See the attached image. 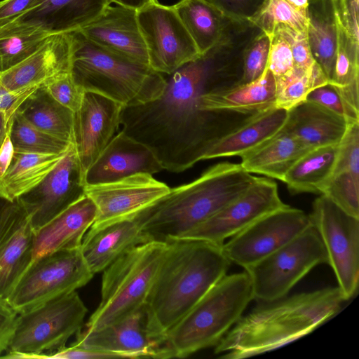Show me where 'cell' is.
<instances>
[{
	"label": "cell",
	"instance_id": "1",
	"mask_svg": "<svg viewBox=\"0 0 359 359\" xmlns=\"http://www.w3.org/2000/svg\"><path fill=\"white\" fill-rule=\"evenodd\" d=\"M168 76L157 100L123 107L121 125L126 134L151 149L163 170L180 172L201 161L224 135L217 123L227 112L201 109L202 95L220 86L207 53Z\"/></svg>",
	"mask_w": 359,
	"mask_h": 359
},
{
	"label": "cell",
	"instance_id": "2",
	"mask_svg": "<svg viewBox=\"0 0 359 359\" xmlns=\"http://www.w3.org/2000/svg\"><path fill=\"white\" fill-rule=\"evenodd\" d=\"M165 242L144 304L149 332L160 346L170 330L226 274L231 264L222 245L188 238Z\"/></svg>",
	"mask_w": 359,
	"mask_h": 359
},
{
	"label": "cell",
	"instance_id": "3",
	"mask_svg": "<svg viewBox=\"0 0 359 359\" xmlns=\"http://www.w3.org/2000/svg\"><path fill=\"white\" fill-rule=\"evenodd\" d=\"M344 302L334 287L264 302L241 317L215 346V353L241 359L275 350L311 333L336 315Z\"/></svg>",
	"mask_w": 359,
	"mask_h": 359
},
{
	"label": "cell",
	"instance_id": "4",
	"mask_svg": "<svg viewBox=\"0 0 359 359\" xmlns=\"http://www.w3.org/2000/svg\"><path fill=\"white\" fill-rule=\"evenodd\" d=\"M257 178L240 163H219L132 217L151 241L180 238L240 196Z\"/></svg>",
	"mask_w": 359,
	"mask_h": 359
},
{
	"label": "cell",
	"instance_id": "5",
	"mask_svg": "<svg viewBox=\"0 0 359 359\" xmlns=\"http://www.w3.org/2000/svg\"><path fill=\"white\" fill-rule=\"evenodd\" d=\"M69 33L70 73L83 91L102 95L123 107L145 104L163 94L166 80L162 74L99 46L79 30Z\"/></svg>",
	"mask_w": 359,
	"mask_h": 359
},
{
	"label": "cell",
	"instance_id": "6",
	"mask_svg": "<svg viewBox=\"0 0 359 359\" xmlns=\"http://www.w3.org/2000/svg\"><path fill=\"white\" fill-rule=\"evenodd\" d=\"M253 299L250 279L245 270L226 274L170 330L158 358H184L216 346Z\"/></svg>",
	"mask_w": 359,
	"mask_h": 359
},
{
	"label": "cell",
	"instance_id": "7",
	"mask_svg": "<svg viewBox=\"0 0 359 359\" xmlns=\"http://www.w3.org/2000/svg\"><path fill=\"white\" fill-rule=\"evenodd\" d=\"M165 248L166 242L149 241L129 250L107 267L100 304L83 327L96 330L142 308Z\"/></svg>",
	"mask_w": 359,
	"mask_h": 359
},
{
	"label": "cell",
	"instance_id": "8",
	"mask_svg": "<svg viewBox=\"0 0 359 359\" xmlns=\"http://www.w3.org/2000/svg\"><path fill=\"white\" fill-rule=\"evenodd\" d=\"M88 309L72 292L18 313L15 330L4 358H47L66 346L84 325Z\"/></svg>",
	"mask_w": 359,
	"mask_h": 359
},
{
	"label": "cell",
	"instance_id": "9",
	"mask_svg": "<svg viewBox=\"0 0 359 359\" xmlns=\"http://www.w3.org/2000/svg\"><path fill=\"white\" fill-rule=\"evenodd\" d=\"M327 264L325 247L311 224L283 247L244 269L253 298L270 302L285 297L312 269Z\"/></svg>",
	"mask_w": 359,
	"mask_h": 359
},
{
	"label": "cell",
	"instance_id": "10",
	"mask_svg": "<svg viewBox=\"0 0 359 359\" xmlns=\"http://www.w3.org/2000/svg\"><path fill=\"white\" fill-rule=\"evenodd\" d=\"M93 276L80 248L55 251L33 259L5 300L22 313L76 291Z\"/></svg>",
	"mask_w": 359,
	"mask_h": 359
},
{
	"label": "cell",
	"instance_id": "11",
	"mask_svg": "<svg viewBox=\"0 0 359 359\" xmlns=\"http://www.w3.org/2000/svg\"><path fill=\"white\" fill-rule=\"evenodd\" d=\"M325 247L345 299L357 292L359 282V218L351 216L325 195L315 199L309 214Z\"/></svg>",
	"mask_w": 359,
	"mask_h": 359
},
{
	"label": "cell",
	"instance_id": "12",
	"mask_svg": "<svg viewBox=\"0 0 359 359\" xmlns=\"http://www.w3.org/2000/svg\"><path fill=\"white\" fill-rule=\"evenodd\" d=\"M137 17L154 71L170 75L201 55L173 6L154 0L138 9Z\"/></svg>",
	"mask_w": 359,
	"mask_h": 359
},
{
	"label": "cell",
	"instance_id": "13",
	"mask_svg": "<svg viewBox=\"0 0 359 359\" xmlns=\"http://www.w3.org/2000/svg\"><path fill=\"white\" fill-rule=\"evenodd\" d=\"M311 224L309 215L286 206L260 218L222 245L225 256L244 269L294 239Z\"/></svg>",
	"mask_w": 359,
	"mask_h": 359
},
{
	"label": "cell",
	"instance_id": "14",
	"mask_svg": "<svg viewBox=\"0 0 359 359\" xmlns=\"http://www.w3.org/2000/svg\"><path fill=\"white\" fill-rule=\"evenodd\" d=\"M278 184L271 178L258 177L240 196L180 238L223 245L264 216L286 206Z\"/></svg>",
	"mask_w": 359,
	"mask_h": 359
},
{
	"label": "cell",
	"instance_id": "15",
	"mask_svg": "<svg viewBox=\"0 0 359 359\" xmlns=\"http://www.w3.org/2000/svg\"><path fill=\"white\" fill-rule=\"evenodd\" d=\"M33 191L17 201L34 233L85 195L83 175L72 142L60 161Z\"/></svg>",
	"mask_w": 359,
	"mask_h": 359
},
{
	"label": "cell",
	"instance_id": "16",
	"mask_svg": "<svg viewBox=\"0 0 359 359\" xmlns=\"http://www.w3.org/2000/svg\"><path fill=\"white\" fill-rule=\"evenodd\" d=\"M170 188L148 173H136L119 180L85 187L94 203L96 217L90 228L130 217L165 196Z\"/></svg>",
	"mask_w": 359,
	"mask_h": 359
},
{
	"label": "cell",
	"instance_id": "17",
	"mask_svg": "<svg viewBox=\"0 0 359 359\" xmlns=\"http://www.w3.org/2000/svg\"><path fill=\"white\" fill-rule=\"evenodd\" d=\"M109 5L108 0H35L26 12L0 27V36L69 33L90 22Z\"/></svg>",
	"mask_w": 359,
	"mask_h": 359
},
{
	"label": "cell",
	"instance_id": "18",
	"mask_svg": "<svg viewBox=\"0 0 359 359\" xmlns=\"http://www.w3.org/2000/svg\"><path fill=\"white\" fill-rule=\"evenodd\" d=\"M123 106L98 93L84 91L74 113L73 140L83 175L115 136Z\"/></svg>",
	"mask_w": 359,
	"mask_h": 359
},
{
	"label": "cell",
	"instance_id": "19",
	"mask_svg": "<svg viewBox=\"0 0 359 359\" xmlns=\"http://www.w3.org/2000/svg\"><path fill=\"white\" fill-rule=\"evenodd\" d=\"M75 346L111 352L121 358H158L159 343L151 335L144 306L126 318L96 330L83 327Z\"/></svg>",
	"mask_w": 359,
	"mask_h": 359
},
{
	"label": "cell",
	"instance_id": "20",
	"mask_svg": "<svg viewBox=\"0 0 359 359\" xmlns=\"http://www.w3.org/2000/svg\"><path fill=\"white\" fill-rule=\"evenodd\" d=\"M79 30L99 46L132 61L149 65L136 10L110 4Z\"/></svg>",
	"mask_w": 359,
	"mask_h": 359
},
{
	"label": "cell",
	"instance_id": "21",
	"mask_svg": "<svg viewBox=\"0 0 359 359\" xmlns=\"http://www.w3.org/2000/svg\"><path fill=\"white\" fill-rule=\"evenodd\" d=\"M162 170L150 148L121 130L88 168L83 180L86 187L115 182L140 172L153 175Z\"/></svg>",
	"mask_w": 359,
	"mask_h": 359
},
{
	"label": "cell",
	"instance_id": "22",
	"mask_svg": "<svg viewBox=\"0 0 359 359\" xmlns=\"http://www.w3.org/2000/svg\"><path fill=\"white\" fill-rule=\"evenodd\" d=\"M69 33L52 34L28 57L0 72V85L13 90L43 84L49 79L70 72Z\"/></svg>",
	"mask_w": 359,
	"mask_h": 359
},
{
	"label": "cell",
	"instance_id": "23",
	"mask_svg": "<svg viewBox=\"0 0 359 359\" xmlns=\"http://www.w3.org/2000/svg\"><path fill=\"white\" fill-rule=\"evenodd\" d=\"M151 241L133 217L119 219L97 228H89L80 246L82 256L95 275L129 250Z\"/></svg>",
	"mask_w": 359,
	"mask_h": 359
},
{
	"label": "cell",
	"instance_id": "24",
	"mask_svg": "<svg viewBox=\"0 0 359 359\" xmlns=\"http://www.w3.org/2000/svg\"><path fill=\"white\" fill-rule=\"evenodd\" d=\"M97 209L86 194L34 233V259L80 248L96 217Z\"/></svg>",
	"mask_w": 359,
	"mask_h": 359
},
{
	"label": "cell",
	"instance_id": "25",
	"mask_svg": "<svg viewBox=\"0 0 359 359\" xmlns=\"http://www.w3.org/2000/svg\"><path fill=\"white\" fill-rule=\"evenodd\" d=\"M349 125L344 117L330 109L304 100L287 110L281 130L315 149L339 144Z\"/></svg>",
	"mask_w": 359,
	"mask_h": 359
},
{
	"label": "cell",
	"instance_id": "26",
	"mask_svg": "<svg viewBox=\"0 0 359 359\" xmlns=\"http://www.w3.org/2000/svg\"><path fill=\"white\" fill-rule=\"evenodd\" d=\"M276 82L267 68L257 79L205 91L201 109L207 111L254 114L275 107Z\"/></svg>",
	"mask_w": 359,
	"mask_h": 359
},
{
	"label": "cell",
	"instance_id": "27",
	"mask_svg": "<svg viewBox=\"0 0 359 359\" xmlns=\"http://www.w3.org/2000/svg\"><path fill=\"white\" fill-rule=\"evenodd\" d=\"M287 116V110L276 107L251 114L240 126L219 137L206 151L202 160L241 157L280 132Z\"/></svg>",
	"mask_w": 359,
	"mask_h": 359
},
{
	"label": "cell",
	"instance_id": "28",
	"mask_svg": "<svg viewBox=\"0 0 359 359\" xmlns=\"http://www.w3.org/2000/svg\"><path fill=\"white\" fill-rule=\"evenodd\" d=\"M313 149L280 130L275 136L241 156V165L251 174L283 181L295 163Z\"/></svg>",
	"mask_w": 359,
	"mask_h": 359
},
{
	"label": "cell",
	"instance_id": "29",
	"mask_svg": "<svg viewBox=\"0 0 359 359\" xmlns=\"http://www.w3.org/2000/svg\"><path fill=\"white\" fill-rule=\"evenodd\" d=\"M337 0H308L307 37L315 62L331 79L337 37Z\"/></svg>",
	"mask_w": 359,
	"mask_h": 359
},
{
	"label": "cell",
	"instance_id": "30",
	"mask_svg": "<svg viewBox=\"0 0 359 359\" xmlns=\"http://www.w3.org/2000/svg\"><path fill=\"white\" fill-rule=\"evenodd\" d=\"M67 151L60 154L15 151L8 169L0 177V198L13 202L34 190Z\"/></svg>",
	"mask_w": 359,
	"mask_h": 359
},
{
	"label": "cell",
	"instance_id": "31",
	"mask_svg": "<svg viewBox=\"0 0 359 359\" xmlns=\"http://www.w3.org/2000/svg\"><path fill=\"white\" fill-rule=\"evenodd\" d=\"M339 144L310 150L290 168L284 182L292 194H321L330 180L337 159Z\"/></svg>",
	"mask_w": 359,
	"mask_h": 359
},
{
	"label": "cell",
	"instance_id": "32",
	"mask_svg": "<svg viewBox=\"0 0 359 359\" xmlns=\"http://www.w3.org/2000/svg\"><path fill=\"white\" fill-rule=\"evenodd\" d=\"M173 7L200 55L215 46L228 18L205 0H180Z\"/></svg>",
	"mask_w": 359,
	"mask_h": 359
},
{
	"label": "cell",
	"instance_id": "33",
	"mask_svg": "<svg viewBox=\"0 0 359 359\" xmlns=\"http://www.w3.org/2000/svg\"><path fill=\"white\" fill-rule=\"evenodd\" d=\"M34 232L27 216L0 247V299H5L34 259Z\"/></svg>",
	"mask_w": 359,
	"mask_h": 359
},
{
	"label": "cell",
	"instance_id": "34",
	"mask_svg": "<svg viewBox=\"0 0 359 359\" xmlns=\"http://www.w3.org/2000/svg\"><path fill=\"white\" fill-rule=\"evenodd\" d=\"M329 83L349 108L359 111V42L349 34L339 16L335 62Z\"/></svg>",
	"mask_w": 359,
	"mask_h": 359
},
{
	"label": "cell",
	"instance_id": "35",
	"mask_svg": "<svg viewBox=\"0 0 359 359\" xmlns=\"http://www.w3.org/2000/svg\"><path fill=\"white\" fill-rule=\"evenodd\" d=\"M33 94L19 109L22 116L38 129L62 140L72 142L74 113L46 93Z\"/></svg>",
	"mask_w": 359,
	"mask_h": 359
},
{
	"label": "cell",
	"instance_id": "36",
	"mask_svg": "<svg viewBox=\"0 0 359 359\" xmlns=\"http://www.w3.org/2000/svg\"><path fill=\"white\" fill-rule=\"evenodd\" d=\"M275 107L289 110L306 100L311 90L329 83V80L315 62L308 69L294 68L290 74L275 79Z\"/></svg>",
	"mask_w": 359,
	"mask_h": 359
},
{
	"label": "cell",
	"instance_id": "37",
	"mask_svg": "<svg viewBox=\"0 0 359 359\" xmlns=\"http://www.w3.org/2000/svg\"><path fill=\"white\" fill-rule=\"evenodd\" d=\"M8 126L15 151L60 154L65 152L72 143L38 129L22 116L19 109Z\"/></svg>",
	"mask_w": 359,
	"mask_h": 359
},
{
	"label": "cell",
	"instance_id": "38",
	"mask_svg": "<svg viewBox=\"0 0 359 359\" xmlns=\"http://www.w3.org/2000/svg\"><path fill=\"white\" fill-rule=\"evenodd\" d=\"M269 37L278 26H285L299 32H307L306 15L285 0H267L261 11L250 20Z\"/></svg>",
	"mask_w": 359,
	"mask_h": 359
},
{
	"label": "cell",
	"instance_id": "39",
	"mask_svg": "<svg viewBox=\"0 0 359 359\" xmlns=\"http://www.w3.org/2000/svg\"><path fill=\"white\" fill-rule=\"evenodd\" d=\"M321 194L348 215L359 218V173L348 170L333 172Z\"/></svg>",
	"mask_w": 359,
	"mask_h": 359
},
{
	"label": "cell",
	"instance_id": "40",
	"mask_svg": "<svg viewBox=\"0 0 359 359\" xmlns=\"http://www.w3.org/2000/svg\"><path fill=\"white\" fill-rule=\"evenodd\" d=\"M48 36L40 34L0 36V72L28 57L43 44Z\"/></svg>",
	"mask_w": 359,
	"mask_h": 359
},
{
	"label": "cell",
	"instance_id": "41",
	"mask_svg": "<svg viewBox=\"0 0 359 359\" xmlns=\"http://www.w3.org/2000/svg\"><path fill=\"white\" fill-rule=\"evenodd\" d=\"M270 39L263 32L258 33L245 48L242 74L238 83L251 82L259 78L267 67Z\"/></svg>",
	"mask_w": 359,
	"mask_h": 359
},
{
	"label": "cell",
	"instance_id": "42",
	"mask_svg": "<svg viewBox=\"0 0 359 359\" xmlns=\"http://www.w3.org/2000/svg\"><path fill=\"white\" fill-rule=\"evenodd\" d=\"M41 88L52 99L73 113L81 107L84 91L74 82L70 72L49 79Z\"/></svg>",
	"mask_w": 359,
	"mask_h": 359
},
{
	"label": "cell",
	"instance_id": "43",
	"mask_svg": "<svg viewBox=\"0 0 359 359\" xmlns=\"http://www.w3.org/2000/svg\"><path fill=\"white\" fill-rule=\"evenodd\" d=\"M306 100L319 104L344 117L348 124L359 123V114L346 105L338 90L330 83L314 88L309 93Z\"/></svg>",
	"mask_w": 359,
	"mask_h": 359
},
{
	"label": "cell",
	"instance_id": "44",
	"mask_svg": "<svg viewBox=\"0 0 359 359\" xmlns=\"http://www.w3.org/2000/svg\"><path fill=\"white\" fill-rule=\"evenodd\" d=\"M269 39L271 43L267 68L273 74L274 79L285 76L294 69L290 45L278 32H275Z\"/></svg>",
	"mask_w": 359,
	"mask_h": 359
},
{
	"label": "cell",
	"instance_id": "45",
	"mask_svg": "<svg viewBox=\"0 0 359 359\" xmlns=\"http://www.w3.org/2000/svg\"><path fill=\"white\" fill-rule=\"evenodd\" d=\"M275 32L280 33L288 41L294 68L308 69L316 62L311 51L307 32H299L285 26L277 27Z\"/></svg>",
	"mask_w": 359,
	"mask_h": 359
},
{
	"label": "cell",
	"instance_id": "46",
	"mask_svg": "<svg viewBox=\"0 0 359 359\" xmlns=\"http://www.w3.org/2000/svg\"><path fill=\"white\" fill-rule=\"evenodd\" d=\"M224 15L234 20L253 18L263 8L267 0H205Z\"/></svg>",
	"mask_w": 359,
	"mask_h": 359
},
{
	"label": "cell",
	"instance_id": "47",
	"mask_svg": "<svg viewBox=\"0 0 359 359\" xmlns=\"http://www.w3.org/2000/svg\"><path fill=\"white\" fill-rule=\"evenodd\" d=\"M43 84L10 90L0 85V113L8 126L10 121L22 104Z\"/></svg>",
	"mask_w": 359,
	"mask_h": 359
},
{
	"label": "cell",
	"instance_id": "48",
	"mask_svg": "<svg viewBox=\"0 0 359 359\" xmlns=\"http://www.w3.org/2000/svg\"><path fill=\"white\" fill-rule=\"evenodd\" d=\"M26 217L24 208L17 200L9 202L0 198V247Z\"/></svg>",
	"mask_w": 359,
	"mask_h": 359
},
{
	"label": "cell",
	"instance_id": "49",
	"mask_svg": "<svg viewBox=\"0 0 359 359\" xmlns=\"http://www.w3.org/2000/svg\"><path fill=\"white\" fill-rule=\"evenodd\" d=\"M18 313L0 299V357L8 351L13 337Z\"/></svg>",
	"mask_w": 359,
	"mask_h": 359
},
{
	"label": "cell",
	"instance_id": "50",
	"mask_svg": "<svg viewBox=\"0 0 359 359\" xmlns=\"http://www.w3.org/2000/svg\"><path fill=\"white\" fill-rule=\"evenodd\" d=\"M359 0H337V11L341 24L349 34L358 42Z\"/></svg>",
	"mask_w": 359,
	"mask_h": 359
},
{
	"label": "cell",
	"instance_id": "51",
	"mask_svg": "<svg viewBox=\"0 0 359 359\" xmlns=\"http://www.w3.org/2000/svg\"><path fill=\"white\" fill-rule=\"evenodd\" d=\"M120 356L111 352L86 348L71 344L48 355L47 358L60 359H95L118 358Z\"/></svg>",
	"mask_w": 359,
	"mask_h": 359
},
{
	"label": "cell",
	"instance_id": "52",
	"mask_svg": "<svg viewBox=\"0 0 359 359\" xmlns=\"http://www.w3.org/2000/svg\"><path fill=\"white\" fill-rule=\"evenodd\" d=\"M35 0H2L0 1V27L12 22L29 9Z\"/></svg>",
	"mask_w": 359,
	"mask_h": 359
},
{
	"label": "cell",
	"instance_id": "53",
	"mask_svg": "<svg viewBox=\"0 0 359 359\" xmlns=\"http://www.w3.org/2000/svg\"><path fill=\"white\" fill-rule=\"evenodd\" d=\"M15 153V149L11 139L9 126L8 125L5 136L0 145V177L8 169Z\"/></svg>",
	"mask_w": 359,
	"mask_h": 359
},
{
	"label": "cell",
	"instance_id": "54",
	"mask_svg": "<svg viewBox=\"0 0 359 359\" xmlns=\"http://www.w3.org/2000/svg\"><path fill=\"white\" fill-rule=\"evenodd\" d=\"M154 0H108L111 4L112 3L137 11L147 4Z\"/></svg>",
	"mask_w": 359,
	"mask_h": 359
},
{
	"label": "cell",
	"instance_id": "55",
	"mask_svg": "<svg viewBox=\"0 0 359 359\" xmlns=\"http://www.w3.org/2000/svg\"><path fill=\"white\" fill-rule=\"evenodd\" d=\"M288 4L292 6L299 12L306 15V9L308 6V0H285Z\"/></svg>",
	"mask_w": 359,
	"mask_h": 359
},
{
	"label": "cell",
	"instance_id": "56",
	"mask_svg": "<svg viewBox=\"0 0 359 359\" xmlns=\"http://www.w3.org/2000/svg\"><path fill=\"white\" fill-rule=\"evenodd\" d=\"M7 126L6 124L4 116L0 113V145L4 140V137L6 134Z\"/></svg>",
	"mask_w": 359,
	"mask_h": 359
}]
</instances>
